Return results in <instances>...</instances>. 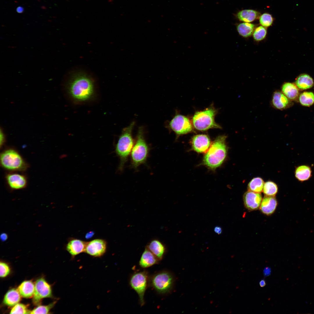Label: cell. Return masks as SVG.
<instances>
[{
	"label": "cell",
	"mask_w": 314,
	"mask_h": 314,
	"mask_svg": "<svg viewBox=\"0 0 314 314\" xmlns=\"http://www.w3.org/2000/svg\"><path fill=\"white\" fill-rule=\"evenodd\" d=\"M295 84L299 89L305 90L312 88L314 82L313 78L310 76L304 74L297 77L295 81Z\"/></svg>",
	"instance_id": "obj_25"
},
{
	"label": "cell",
	"mask_w": 314,
	"mask_h": 314,
	"mask_svg": "<svg viewBox=\"0 0 314 314\" xmlns=\"http://www.w3.org/2000/svg\"><path fill=\"white\" fill-rule=\"evenodd\" d=\"M271 272V269L270 267H267L265 268L263 270V273L265 276L270 275Z\"/></svg>",
	"instance_id": "obj_36"
},
{
	"label": "cell",
	"mask_w": 314,
	"mask_h": 314,
	"mask_svg": "<svg viewBox=\"0 0 314 314\" xmlns=\"http://www.w3.org/2000/svg\"><path fill=\"white\" fill-rule=\"evenodd\" d=\"M54 303L47 306H40L31 311L30 314H48L54 305Z\"/></svg>",
	"instance_id": "obj_33"
},
{
	"label": "cell",
	"mask_w": 314,
	"mask_h": 314,
	"mask_svg": "<svg viewBox=\"0 0 314 314\" xmlns=\"http://www.w3.org/2000/svg\"><path fill=\"white\" fill-rule=\"evenodd\" d=\"M6 179L9 186L13 189L24 188L27 184V180L25 176L18 174H9L6 176Z\"/></svg>",
	"instance_id": "obj_17"
},
{
	"label": "cell",
	"mask_w": 314,
	"mask_h": 314,
	"mask_svg": "<svg viewBox=\"0 0 314 314\" xmlns=\"http://www.w3.org/2000/svg\"><path fill=\"white\" fill-rule=\"evenodd\" d=\"M214 231L216 233L218 234H220L222 232V229L220 226H217L214 228Z\"/></svg>",
	"instance_id": "obj_38"
},
{
	"label": "cell",
	"mask_w": 314,
	"mask_h": 314,
	"mask_svg": "<svg viewBox=\"0 0 314 314\" xmlns=\"http://www.w3.org/2000/svg\"><path fill=\"white\" fill-rule=\"evenodd\" d=\"M312 170L308 165H302L295 168V175L299 181L302 182L309 180L312 176Z\"/></svg>",
	"instance_id": "obj_20"
},
{
	"label": "cell",
	"mask_w": 314,
	"mask_h": 314,
	"mask_svg": "<svg viewBox=\"0 0 314 314\" xmlns=\"http://www.w3.org/2000/svg\"><path fill=\"white\" fill-rule=\"evenodd\" d=\"M299 99L301 105L309 107L314 103V94L312 92H304L300 94Z\"/></svg>",
	"instance_id": "obj_28"
},
{
	"label": "cell",
	"mask_w": 314,
	"mask_h": 314,
	"mask_svg": "<svg viewBox=\"0 0 314 314\" xmlns=\"http://www.w3.org/2000/svg\"><path fill=\"white\" fill-rule=\"evenodd\" d=\"M51 296L50 286L45 279L41 278L37 280L35 284V291L33 296V303L35 305L38 304L42 299L51 297Z\"/></svg>",
	"instance_id": "obj_10"
},
{
	"label": "cell",
	"mask_w": 314,
	"mask_h": 314,
	"mask_svg": "<svg viewBox=\"0 0 314 314\" xmlns=\"http://www.w3.org/2000/svg\"><path fill=\"white\" fill-rule=\"evenodd\" d=\"M282 92L290 100H296L299 96V92L297 87L293 83L287 82L281 87Z\"/></svg>",
	"instance_id": "obj_21"
},
{
	"label": "cell",
	"mask_w": 314,
	"mask_h": 314,
	"mask_svg": "<svg viewBox=\"0 0 314 314\" xmlns=\"http://www.w3.org/2000/svg\"><path fill=\"white\" fill-rule=\"evenodd\" d=\"M170 129L177 135L186 134L192 130V126L189 119L181 115H176L169 124Z\"/></svg>",
	"instance_id": "obj_9"
},
{
	"label": "cell",
	"mask_w": 314,
	"mask_h": 314,
	"mask_svg": "<svg viewBox=\"0 0 314 314\" xmlns=\"http://www.w3.org/2000/svg\"><path fill=\"white\" fill-rule=\"evenodd\" d=\"M149 277L146 271L135 272L130 276L129 284L138 294L141 306L145 304L144 295L149 284Z\"/></svg>",
	"instance_id": "obj_8"
},
{
	"label": "cell",
	"mask_w": 314,
	"mask_h": 314,
	"mask_svg": "<svg viewBox=\"0 0 314 314\" xmlns=\"http://www.w3.org/2000/svg\"><path fill=\"white\" fill-rule=\"evenodd\" d=\"M264 183L261 178L255 177L249 183L247 187L248 191L260 193L263 191Z\"/></svg>",
	"instance_id": "obj_27"
},
{
	"label": "cell",
	"mask_w": 314,
	"mask_h": 314,
	"mask_svg": "<svg viewBox=\"0 0 314 314\" xmlns=\"http://www.w3.org/2000/svg\"><path fill=\"white\" fill-rule=\"evenodd\" d=\"M226 138L225 135L217 137L206 153L203 163L209 169H216L220 166L225 160L227 151L226 143Z\"/></svg>",
	"instance_id": "obj_2"
},
{
	"label": "cell",
	"mask_w": 314,
	"mask_h": 314,
	"mask_svg": "<svg viewBox=\"0 0 314 314\" xmlns=\"http://www.w3.org/2000/svg\"><path fill=\"white\" fill-rule=\"evenodd\" d=\"M259 285L261 287L265 286L266 285V282L265 280H261L259 282Z\"/></svg>",
	"instance_id": "obj_40"
},
{
	"label": "cell",
	"mask_w": 314,
	"mask_h": 314,
	"mask_svg": "<svg viewBox=\"0 0 314 314\" xmlns=\"http://www.w3.org/2000/svg\"><path fill=\"white\" fill-rule=\"evenodd\" d=\"M260 14L258 11L251 9L244 10L238 12L237 15L240 21L245 22H250L257 19Z\"/></svg>",
	"instance_id": "obj_24"
},
{
	"label": "cell",
	"mask_w": 314,
	"mask_h": 314,
	"mask_svg": "<svg viewBox=\"0 0 314 314\" xmlns=\"http://www.w3.org/2000/svg\"><path fill=\"white\" fill-rule=\"evenodd\" d=\"M159 261L162 260L166 252L164 245L159 240L154 239L147 245L146 247Z\"/></svg>",
	"instance_id": "obj_18"
},
{
	"label": "cell",
	"mask_w": 314,
	"mask_h": 314,
	"mask_svg": "<svg viewBox=\"0 0 314 314\" xmlns=\"http://www.w3.org/2000/svg\"><path fill=\"white\" fill-rule=\"evenodd\" d=\"M262 200L261 194L249 191L245 192L243 196L244 206L250 211L256 210L259 208Z\"/></svg>",
	"instance_id": "obj_12"
},
{
	"label": "cell",
	"mask_w": 314,
	"mask_h": 314,
	"mask_svg": "<svg viewBox=\"0 0 314 314\" xmlns=\"http://www.w3.org/2000/svg\"><path fill=\"white\" fill-rule=\"evenodd\" d=\"M0 146L1 147L4 144L5 140L6 137L5 135L3 132V129L1 128H0Z\"/></svg>",
	"instance_id": "obj_35"
},
{
	"label": "cell",
	"mask_w": 314,
	"mask_h": 314,
	"mask_svg": "<svg viewBox=\"0 0 314 314\" xmlns=\"http://www.w3.org/2000/svg\"><path fill=\"white\" fill-rule=\"evenodd\" d=\"M23 8L21 6H19L17 8V11L19 13H22L24 11Z\"/></svg>",
	"instance_id": "obj_41"
},
{
	"label": "cell",
	"mask_w": 314,
	"mask_h": 314,
	"mask_svg": "<svg viewBox=\"0 0 314 314\" xmlns=\"http://www.w3.org/2000/svg\"><path fill=\"white\" fill-rule=\"evenodd\" d=\"M255 28L254 24L249 22H243L239 24L237 29L239 34L244 37L250 36L253 33Z\"/></svg>",
	"instance_id": "obj_26"
},
{
	"label": "cell",
	"mask_w": 314,
	"mask_h": 314,
	"mask_svg": "<svg viewBox=\"0 0 314 314\" xmlns=\"http://www.w3.org/2000/svg\"><path fill=\"white\" fill-rule=\"evenodd\" d=\"M271 103L273 107L280 110L287 109L292 105L291 100L279 91H275L273 93Z\"/></svg>",
	"instance_id": "obj_15"
},
{
	"label": "cell",
	"mask_w": 314,
	"mask_h": 314,
	"mask_svg": "<svg viewBox=\"0 0 314 314\" xmlns=\"http://www.w3.org/2000/svg\"><path fill=\"white\" fill-rule=\"evenodd\" d=\"M94 234V233L93 231L89 232L86 234L85 238L87 239H90L93 236Z\"/></svg>",
	"instance_id": "obj_39"
},
{
	"label": "cell",
	"mask_w": 314,
	"mask_h": 314,
	"mask_svg": "<svg viewBox=\"0 0 314 314\" xmlns=\"http://www.w3.org/2000/svg\"><path fill=\"white\" fill-rule=\"evenodd\" d=\"M87 242L80 239L72 238L69 240L66 246L67 251L72 258L85 251Z\"/></svg>",
	"instance_id": "obj_14"
},
{
	"label": "cell",
	"mask_w": 314,
	"mask_h": 314,
	"mask_svg": "<svg viewBox=\"0 0 314 314\" xmlns=\"http://www.w3.org/2000/svg\"><path fill=\"white\" fill-rule=\"evenodd\" d=\"M210 144V138L205 134L195 135L192 138L191 141L192 149L199 153L206 152L209 148Z\"/></svg>",
	"instance_id": "obj_13"
},
{
	"label": "cell",
	"mask_w": 314,
	"mask_h": 314,
	"mask_svg": "<svg viewBox=\"0 0 314 314\" xmlns=\"http://www.w3.org/2000/svg\"><path fill=\"white\" fill-rule=\"evenodd\" d=\"M31 311L27 308L26 305L22 304L17 303L15 305L10 311V314H30Z\"/></svg>",
	"instance_id": "obj_32"
},
{
	"label": "cell",
	"mask_w": 314,
	"mask_h": 314,
	"mask_svg": "<svg viewBox=\"0 0 314 314\" xmlns=\"http://www.w3.org/2000/svg\"><path fill=\"white\" fill-rule=\"evenodd\" d=\"M70 95L75 101L83 102L87 101L94 93V84L92 80L86 75L77 74L74 77L69 84Z\"/></svg>",
	"instance_id": "obj_1"
},
{
	"label": "cell",
	"mask_w": 314,
	"mask_h": 314,
	"mask_svg": "<svg viewBox=\"0 0 314 314\" xmlns=\"http://www.w3.org/2000/svg\"><path fill=\"white\" fill-rule=\"evenodd\" d=\"M8 238V236L6 233H3L1 234L0 239L2 242H4L6 241L7 239Z\"/></svg>",
	"instance_id": "obj_37"
},
{
	"label": "cell",
	"mask_w": 314,
	"mask_h": 314,
	"mask_svg": "<svg viewBox=\"0 0 314 314\" xmlns=\"http://www.w3.org/2000/svg\"><path fill=\"white\" fill-rule=\"evenodd\" d=\"M21 295L18 290L13 288L9 290L5 295L3 302L5 305L13 306L18 303L21 299Z\"/></svg>",
	"instance_id": "obj_23"
},
{
	"label": "cell",
	"mask_w": 314,
	"mask_h": 314,
	"mask_svg": "<svg viewBox=\"0 0 314 314\" xmlns=\"http://www.w3.org/2000/svg\"><path fill=\"white\" fill-rule=\"evenodd\" d=\"M0 163L5 169L11 171H23L27 166L20 154L15 150L10 149L3 151L0 155Z\"/></svg>",
	"instance_id": "obj_6"
},
{
	"label": "cell",
	"mask_w": 314,
	"mask_h": 314,
	"mask_svg": "<svg viewBox=\"0 0 314 314\" xmlns=\"http://www.w3.org/2000/svg\"><path fill=\"white\" fill-rule=\"evenodd\" d=\"M273 19L272 15L268 13H264L259 17L260 24L264 27H268L271 26L273 22Z\"/></svg>",
	"instance_id": "obj_31"
},
{
	"label": "cell",
	"mask_w": 314,
	"mask_h": 314,
	"mask_svg": "<svg viewBox=\"0 0 314 314\" xmlns=\"http://www.w3.org/2000/svg\"><path fill=\"white\" fill-rule=\"evenodd\" d=\"M21 295L25 298H29L33 296L35 291V285L30 281L22 282L18 288Z\"/></svg>",
	"instance_id": "obj_22"
},
{
	"label": "cell",
	"mask_w": 314,
	"mask_h": 314,
	"mask_svg": "<svg viewBox=\"0 0 314 314\" xmlns=\"http://www.w3.org/2000/svg\"><path fill=\"white\" fill-rule=\"evenodd\" d=\"M267 33V30L265 27L259 26L254 29L253 33V37L256 41H261L265 38Z\"/></svg>",
	"instance_id": "obj_30"
},
{
	"label": "cell",
	"mask_w": 314,
	"mask_h": 314,
	"mask_svg": "<svg viewBox=\"0 0 314 314\" xmlns=\"http://www.w3.org/2000/svg\"><path fill=\"white\" fill-rule=\"evenodd\" d=\"M106 241L103 239H97L87 242L85 252L94 257H100L106 252Z\"/></svg>",
	"instance_id": "obj_11"
},
{
	"label": "cell",
	"mask_w": 314,
	"mask_h": 314,
	"mask_svg": "<svg viewBox=\"0 0 314 314\" xmlns=\"http://www.w3.org/2000/svg\"><path fill=\"white\" fill-rule=\"evenodd\" d=\"M174 278L172 274L165 270L156 272L149 277V284L158 293L165 295L172 290Z\"/></svg>",
	"instance_id": "obj_5"
},
{
	"label": "cell",
	"mask_w": 314,
	"mask_h": 314,
	"mask_svg": "<svg viewBox=\"0 0 314 314\" xmlns=\"http://www.w3.org/2000/svg\"><path fill=\"white\" fill-rule=\"evenodd\" d=\"M278 191L277 186L274 182L268 181L264 184L263 192L265 196H274Z\"/></svg>",
	"instance_id": "obj_29"
},
{
	"label": "cell",
	"mask_w": 314,
	"mask_h": 314,
	"mask_svg": "<svg viewBox=\"0 0 314 314\" xmlns=\"http://www.w3.org/2000/svg\"><path fill=\"white\" fill-rule=\"evenodd\" d=\"M278 205L274 196H265L262 199L259 209L263 214L270 215L275 211Z\"/></svg>",
	"instance_id": "obj_16"
},
{
	"label": "cell",
	"mask_w": 314,
	"mask_h": 314,
	"mask_svg": "<svg viewBox=\"0 0 314 314\" xmlns=\"http://www.w3.org/2000/svg\"><path fill=\"white\" fill-rule=\"evenodd\" d=\"M134 125V122H132L123 129L115 146V151L120 160L118 170L121 172L123 170L134 145L132 132Z\"/></svg>",
	"instance_id": "obj_3"
},
{
	"label": "cell",
	"mask_w": 314,
	"mask_h": 314,
	"mask_svg": "<svg viewBox=\"0 0 314 314\" xmlns=\"http://www.w3.org/2000/svg\"><path fill=\"white\" fill-rule=\"evenodd\" d=\"M216 113L215 110L212 107L196 112L192 118L194 126L200 131H205L213 128H220L221 127L214 120Z\"/></svg>",
	"instance_id": "obj_7"
},
{
	"label": "cell",
	"mask_w": 314,
	"mask_h": 314,
	"mask_svg": "<svg viewBox=\"0 0 314 314\" xmlns=\"http://www.w3.org/2000/svg\"><path fill=\"white\" fill-rule=\"evenodd\" d=\"M159 261L146 248L142 253L139 265L142 268H147L158 264Z\"/></svg>",
	"instance_id": "obj_19"
},
{
	"label": "cell",
	"mask_w": 314,
	"mask_h": 314,
	"mask_svg": "<svg viewBox=\"0 0 314 314\" xmlns=\"http://www.w3.org/2000/svg\"><path fill=\"white\" fill-rule=\"evenodd\" d=\"M0 276L1 277H4L7 276L10 273V269L6 263L0 262Z\"/></svg>",
	"instance_id": "obj_34"
},
{
	"label": "cell",
	"mask_w": 314,
	"mask_h": 314,
	"mask_svg": "<svg viewBox=\"0 0 314 314\" xmlns=\"http://www.w3.org/2000/svg\"><path fill=\"white\" fill-rule=\"evenodd\" d=\"M149 151V147L145 139L143 129L140 127L131 153V167L137 170L140 165L145 164Z\"/></svg>",
	"instance_id": "obj_4"
}]
</instances>
